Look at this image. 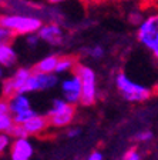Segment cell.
<instances>
[{"label": "cell", "mask_w": 158, "mask_h": 160, "mask_svg": "<svg viewBox=\"0 0 158 160\" xmlns=\"http://www.w3.org/2000/svg\"><path fill=\"white\" fill-rule=\"evenodd\" d=\"M115 87L121 96L130 103H144L152 97V90L141 83H137L124 72H118L114 77Z\"/></svg>", "instance_id": "6da1fadb"}, {"label": "cell", "mask_w": 158, "mask_h": 160, "mask_svg": "<svg viewBox=\"0 0 158 160\" xmlns=\"http://www.w3.org/2000/svg\"><path fill=\"white\" fill-rule=\"evenodd\" d=\"M0 24L12 30L16 36H26L30 33H37V30L43 24V20L31 14L7 13L0 14Z\"/></svg>", "instance_id": "7a4b0ae2"}, {"label": "cell", "mask_w": 158, "mask_h": 160, "mask_svg": "<svg viewBox=\"0 0 158 160\" xmlns=\"http://www.w3.org/2000/svg\"><path fill=\"white\" fill-rule=\"evenodd\" d=\"M74 73L80 77L81 82V96H80V103L81 106H93L96 104L98 99V86H97V74L96 72L87 64L77 63Z\"/></svg>", "instance_id": "3957f363"}, {"label": "cell", "mask_w": 158, "mask_h": 160, "mask_svg": "<svg viewBox=\"0 0 158 160\" xmlns=\"http://www.w3.org/2000/svg\"><path fill=\"white\" fill-rule=\"evenodd\" d=\"M49 124L53 129H66L71 124L76 116V104L69 103L64 99H54L47 112Z\"/></svg>", "instance_id": "277c9868"}, {"label": "cell", "mask_w": 158, "mask_h": 160, "mask_svg": "<svg viewBox=\"0 0 158 160\" xmlns=\"http://www.w3.org/2000/svg\"><path fill=\"white\" fill-rule=\"evenodd\" d=\"M137 40L152 53L154 59L158 57V16L150 14L138 23L137 29Z\"/></svg>", "instance_id": "5b68a950"}, {"label": "cell", "mask_w": 158, "mask_h": 160, "mask_svg": "<svg viewBox=\"0 0 158 160\" xmlns=\"http://www.w3.org/2000/svg\"><path fill=\"white\" fill-rule=\"evenodd\" d=\"M59 74L56 73H41V72H34L31 70L30 76L27 77L26 83L22 87L20 93H34V92H44L50 90L59 84Z\"/></svg>", "instance_id": "8992f818"}, {"label": "cell", "mask_w": 158, "mask_h": 160, "mask_svg": "<svg viewBox=\"0 0 158 160\" xmlns=\"http://www.w3.org/2000/svg\"><path fill=\"white\" fill-rule=\"evenodd\" d=\"M31 73V67H19L7 79H2V97H9L14 93H20L26 83L27 77Z\"/></svg>", "instance_id": "52a82bcc"}, {"label": "cell", "mask_w": 158, "mask_h": 160, "mask_svg": "<svg viewBox=\"0 0 158 160\" xmlns=\"http://www.w3.org/2000/svg\"><path fill=\"white\" fill-rule=\"evenodd\" d=\"M37 36H39L40 42L49 43L51 46H61L64 43V30L59 23H43L37 30Z\"/></svg>", "instance_id": "ba28073f"}, {"label": "cell", "mask_w": 158, "mask_h": 160, "mask_svg": "<svg viewBox=\"0 0 158 160\" xmlns=\"http://www.w3.org/2000/svg\"><path fill=\"white\" fill-rule=\"evenodd\" d=\"M12 160H31L34 154V147L29 137H13L9 147Z\"/></svg>", "instance_id": "9c48e42d"}, {"label": "cell", "mask_w": 158, "mask_h": 160, "mask_svg": "<svg viewBox=\"0 0 158 160\" xmlns=\"http://www.w3.org/2000/svg\"><path fill=\"white\" fill-rule=\"evenodd\" d=\"M61 92H63V99L67 100L69 103L76 104V106L80 103L81 82H80V77L74 72L61 82Z\"/></svg>", "instance_id": "30bf717a"}, {"label": "cell", "mask_w": 158, "mask_h": 160, "mask_svg": "<svg viewBox=\"0 0 158 160\" xmlns=\"http://www.w3.org/2000/svg\"><path fill=\"white\" fill-rule=\"evenodd\" d=\"M22 127L24 129L27 136L31 137V136H41V134H44L50 129V124L46 114L36 113L34 116L30 117L27 122H24L22 124Z\"/></svg>", "instance_id": "8fae6325"}, {"label": "cell", "mask_w": 158, "mask_h": 160, "mask_svg": "<svg viewBox=\"0 0 158 160\" xmlns=\"http://www.w3.org/2000/svg\"><path fill=\"white\" fill-rule=\"evenodd\" d=\"M6 99H7V106H9V112L12 114V117L31 109V102H30L29 96L26 93H14L12 96L6 97Z\"/></svg>", "instance_id": "7c38bea8"}, {"label": "cell", "mask_w": 158, "mask_h": 160, "mask_svg": "<svg viewBox=\"0 0 158 160\" xmlns=\"http://www.w3.org/2000/svg\"><path fill=\"white\" fill-rule=\"evenodd\" d=\"M17 63V53L12 43H0V66L10 69Z\"/></svg>", "instance_id": "4fadbf2b"}, {"label": "cell", "mask_w": 158, "mask_h": 160, "mask_svg": "<svg viewBox=\"0 0 158 160\" xmlns=\"http://www.w3.org/2000/svg\"><path fill=\"white\" fill-rule=\"evenodd\" d=\"M77 63H79V59H77L76 56H71V54H67V56H59L56 69H54V73L56 74L73 73L74 69H76V66H77Z\"/></svg>", "instance_id": "5bb4252c"}, {"label": "cell", "mask_w": 158, "mask_h": 160, "mask_svg": "<svg viewBox=\"0 0 158 160\" xmlns=\"http://www.w3.org/2000/svg\"><path fill=\"white\" fill-rule=\"evenodd\" d=\"M13 126H14V123H13V119H12V114L9 112L7 99L6 97H2L0 99V132L10 133Z\"/></svg>", "instance_id": "9a60e30c"}, {"label": "cell", "mask_w": 158, "mask_h": 160, "mask_svg": "<svg viewBox=\"0 0 158 160\" xmlns=\"http://www.w3.org/2000/svg\"><path fill=\"white\" fill-rule=\"evenodd\" d=\"M57 60H59V54H49V56L43 57L41 60H39V62L31 67V70H34V72H41V73H54Z\"/></svg>", "instance_id": "2e32d148"}, {"label": "cell", "mask_w": 158, "mask_h": 160, "mask_svg": "<svg viewBox=\"0 0 158 160\" xmlns=\"http://www.w3.org/2000/svg\"><path fill=\"white\" fill-rule=\"evenodd\" d=\"M121 160H142V153L138 147H130L124 152Z\"/></svg>", "instance_id": "e0dca14e"}, {"label": "cell", "mask_w": 158, "mask_h": 160, "mask_svg": "<svg viewBox=\"0 0 158 160\" xmlns=\"http://www.w3.org/2000/svg\"><path fill=\"white\" fill-rule=\"evenodd\" d=\"M12 134L6 133V132H0V156L4 154L9 150L10 143H12Z\"/></svg>", "instance_id": "ac0fdd59"}, {"label": "cell", "mask_w": 158, "mask_h": 160, "mask_svg": "<svg viewBox=\"0 0 158 160\" xmlns=\"http://www.w3.org/2000/svg\"><path fill=\"white\" fill-rule=\"evenodd\" d=\"M152 139H154V133L148 129L141 130L134 136V142H137V143H150Z\"/></svg>", "instance_id": "d6986e66"}, {"label": "cell", "mask_w": 158, "mask_h": 160, "mask_svg": "<svg viewBox=\"0 0 158 160\" xmlns=\"http://www.w3.org/2000/svg\"><path fill=\"white\" fill-rule=\"evenodd\" d=\"M14 39H16V34L7 27L0 24V43H13Z\"/></svg>", "instance_id": "ffe728a7"}, {"label": "cell", "mask_w": 158, "mask_h": 160, "mask_svg": "<svg viewBox=\"0 0 158 160\" xmlns=\"http://www.w3.org/2000/svg\"><path fill=\"white\" fill-rule=\"evenodd\" d=\"M86 52H87V56H90L91 59H96V60L103 59V57H104V54H105L103 46H100V44H96V46L89 47Z\"/></svg>", "instance_id": "44dd1931"}, {"label": "cell", "mask_w": 158, "mask_h": 160, "mask_svg": "<svg viewBox=\"0 0 158 160\" xmlns=\"http://www.w3.org/2000/svg\"><path fill=\"white\" fill-rule=\"evenodd\" d=\"M36 113H37V112H34L33 109H29V110H26V112H23V113L13 116L12 119H13V123H14V124H23L24 122H27L30 117L34 116Z\"/></svg>", "instance_id": "7402d4cb"}, {"label": "cell", "mask_w": 158, "mask_h": 160, "mask_svg": "<svg viewBox=\"0 0 158 160\" xmlns=\"http://www.w3.org/2000/svg\"><path fill=\"white\" fill-rule=\"evenodd\" d=\"M26 44L30 47V49H34L37 44L40 43V39L37 36V33H30V34H26Z\"/></svg>", "instance_id": "603a6c76"}, {"label": "cell", "mask_w": 158, "mask_h": 160, "mask_svg": "<svg viewBox=\"0 0 158 160\" xmlns=\"http://www.w3.org/2000/svg\"><path fill=\"white\" fill-rule=\"evenodd\" d=\"M80 134H81V129H79V127H70V129H67V137L69 139H76Z\"/></svg>", "instance_id": "cb8c5ba5"}, {"label": "cell", "mask_w": 158, "mask_h": 160, "mask_svg": "<svg viewBox=\"0 0 158 160\" xmlns=\"http://www.w3.org/2000/svg\"><path fill=\"white\" fill-rule=\"evenodd\" d=\"M87 160H104V154L101 152H98V150H94V152H91L89 154Z\"/></svg>", "instance_id": "d4e9b609"}, {"label": "cell", "mask_w": 158, "mask_h": 160, "mask_svg": "<svg viewBox=\"0 0 158 160\" xmlns=\"http://www.w3.org/2000/svg\"><path fill=\"white\" fill-rule=\"evenodd\" d=\"M83 3H94V2H98V0H80Z\"/></svg>", "instance_id": "484cf974"}, {"label": "cell", "mask_w": 158, "mask_h": 160, "mask_svg": "<svg viewBox=\"0 0 158 160\" xmlns=\"http://www.w3.org/2000/svg\"><path fill=\"white\" fill-rule=\"evenodd\" d=\"M3 67H2V66H0V82H2V79H3V73H4V72H3Z\"/></svg>", "instance_id": "4316f807"}, {"label": "cell", "mask_w": 158, "mask_h": 160, "mask_svg": "<svg viewBox=\"0 0 158 160\" xmlns=\"http://www.w3.org/2000/svg\"><path fill=\"white\" fill-rule=\"evenodd\" d=\"M49 3H60V2H63V0H47Z\"/></svg>", "instance_id": "83f0119b"}]
</instances>
